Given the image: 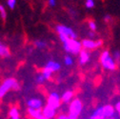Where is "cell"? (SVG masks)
<instances>
[{
	"instance_id": "cell-1",
	"label": "cell",
	"mask_w": 120,
	"mask_h": 119,
	"mask_svg": "<svg viewBox=\"0 0 120 119\" xmlns=\"http://www.w3.org/2000/svg\"><path fill=\"white\" fill-rule=\"evenodd\" d=\"M63 43V47L65 49L66 52L76 54L79 53L82 51V43L77 41L76 39H72V38H69L67 40H65Z\"/></svg>"
},
{
	"instance_id": "cell-12",
	"label": "cell",
	"mask_w": 120,
	"mask_h": 119,
	"mask_svg": "<svg viewBox=\"0 0 120 119\" xmlns=\"http://www.w3.org/2000/svg\"><path fill=\"white\" fill-rule=\"evenodd\" d=\"M45 69H47L49 71H51L52 72H54V71H57L59 69H60V64L55 62V61H49L47 63V65L45 66Z\"/></svg>"
},
{
	"instance_id": "cell-17",
	"label": "cell",
	"mask_w": 120,
	"mask_h": 119,
	"mask_svg": "<svg viewBox=\"0 0 120 119\" xmlns=\"http://www.w3.org/2000/svg\"><path fill=\"white\" fill-rule=\"evenodd\" d=\"M34 45H35V47H37L39 49H43V48L46 47V43H45L44 41H42V40H36L34 42Z\"/></svg>"
},
{
	"instance_id": "cell-16",
	"label": "cell",
	"mask_w": 120,
	"mask_h": 119,
	"mask_svg": "<svg viewBox=\"0 0 120 119\" xmlns=\"http://www.w3.org/2000/svg\"><path fill=\"white\" fill-rule=\"evenodd\" d=\"M46 80H47V79L45 78V76L43 75L42 72H40V73L37 74V76H36V82H37L38 84H42V83H44Z\"/></svg>"
},
{
	"instance_id": "cell-3",
	"label": "cell",
	"mask_w": 120,
	"mask_h": 119,
	"mask_svg": "<svg viewBox=\"0 0 120 119\" xmlns=\"http://www.w3.org/2000/svg\"><path fill=\"white\" fill-rule=\"evenodd\" d=\"M100 61H101V64H102V66L104 67V69H106V70L113 71V70H115V68H116L115 60H114L112 57H111L110 52H109L108 51H104V52L101 53Z\"/></svg>"
},
{
	"instance_id": "cell-25",
	"label": "cell",
	"mask_w": 120,
	"mask_h": 119,
	"mask_svg": "<svg viewBox=\"0 0 120 119\" xmlns=\"http://www.w3.org/2000/svg\"><path fill=\"white\" fill-rule=\"evenodd\" d=\"M111 15H109V14H106V15H105V17H104V21L106 22V23H108V22H110L111 21Z\"/></svg>"
},
{
	"instance_id": "cell-27",
	"label": "cell",
	"mask_w": 120,
	"mask_h": 119,
	"mask_svg": "<svg viewBox=\"0 0 120 119\" xmlns=\"http://www.w3.org/2000/svg\"><path fill=\"white\" fill-rule=\"evenodd\" d=\"M49 4H50V6H55V4H56V0H49Z\"/></svg>"
},
{
	"instance_id": "cell-29",
	"label": "cell",
	"mask_w": 120,
	"mask_h": 119,
	"mask_svg": "<svg viewBox=\"0 0 120 119\" xmlns=\"http://www.w3.org/2000/svg\"><path fill=\"white\" fill-rule=\"evenodd\" d=\"M94 35H95V34H94V32H93V31H92L91 33H89V36H90V37H91V38L94 37Z\"/></svg>"
},
{
	"instance_id": "cell-19",
	"label": "cell",
	"mask_w": 120,
	"mask_h": 119,
	"mask_svg": "<svg viewBox=\"0 0 120 119\" xmlns=\"http://www.w3.org/2000/svg\"><path fill=\"white\" fill-rule=\"evenodd\" d=\"M85 6L88 9H93L94 7V0H86Z\"/></svg>"
},
{
	"instance_id": "cell-20",
	"label": "cell",
	"mask_w": 120,
	"mask_h": 119,
	"mask_svg": "<svg viewBox=\"0 0 120 119\" xmlns=\"http://www.w3.org/2000/svg\"><path fill=\"white\" fill-rule=\"evenodd\" d=\"M64 63H65V65H67V66L72 65V63H73L72 58H71L70 55H67V56L65 57V59H64Z\"/></svg>"
},
{
	"instance_id": "cell-21",
	"label": "cell",
	"mask_w": 120,
	"mask_h": 119,
	"mask_svg": "<svg viewBox=\"0 0 120 119\" xmlns=\"http://www.w3.org/2000/svg\"><path fill=\"white\" fill-rule=\"evenodd\" d=\"M89 27H90V29H91V31H93V32H95L96 29H97L96 23H95L94 21H93V20L89 21Z\"/></svg>"
},
{
	"instance_id": "cell-14",
	"label": "cell",
	"mask_w": 120,
	"mask_h": 119,
	"mask_svg": "<svg viewBox=\"0 0 120 119\" xmlns=\"http://www.w3.org/2000/svg\"><path fill=\"white\" fill-rule=\"evenodd\" d=\"M10 55V51L6 45L0 41V56L2 57H8Z\"/></svg>"
},
{
	"instance_id": "cell-11",
	"label": "cell",
	"mask_w": 120,
	"mask_h": 119,
	"mask_svg": "<svg viewBox=\"0 0 120 119\" xmlns=\"http://www.w3.org/2000/svg\"><path fill=\"white\" fill-rule=\"evenodd\" d=\"M90 60V52H88V50H82L79 52V63L81 65H84L86 63H88Z\"/></svg>"
},
{
	"instance_id": "cell-6",
	"label": "cell",
	"mask_w": 120,
	"mask_h": 119,
	"mask_svg": "<svg viewBox=\"0 0 120 119\" xmlns=\"http://www.w3.org/2000/svg\"><path fill=\"white\" fill-rule=\"evenodd\" d=\"M48 105L52 107L53 109L57 110L61 105V97L59 96L57 93H52L48 97Z\"/></svg>"
},
{
	"instance_id": "cell-15",
	"label": "cell",
	"mask_w": 120,
	"mask_h": 119,
	"mask_svg": "<svg viewBox=\"0 0 120 119\" xmlns=\"http://www.w3.org/2000/svg\"><path fill=\"white\" fill-rule=\"evenodd\" d=\"M9 115L11 118H14V117H19V111L17 108H11L9 112Z\"/></svg>"
},
{
	"instance_id": "cell-8",
	"label": "cell",
	"mask_w": 120,
	"mask_h": 119,
	"mask_svg": "<svg viewBox=\"0 0 120 119\" xmlns=\"http://www.w3.org/2000/svg\"><path fill=\"white\" fill-rule=\"evenodd\" d=\"M42 112H43V114L46 116L48 119H53L55 117V115H56V110L53 109L52 107L49 106L48 104L43 108Z\"/></svg>"
},
{
	"instance_id": "cell-24",
	"label": "cell",
	"mask_w": 120,
	"mask_h": 119,
	"mask_svg": "<svg viewBox=\"0 0 120 119\" xmlns=\"http://www.w3.org/2000/svg\"><path fill=\"white\" fill-rule=\"evenodd\" d=\"M113 59L115 61H120V51H115L113 52Z\"/></svg>"
},
{
	"instance_id": "cell-7",
	"label": "cell",
	"mask_w": 120,
	"mask_h": 119,
	"mask_svg": "<svg viewBox=\"0 0 120 119\" xmlns=\"http://www.w3.org/2000/svg\"><path fill=\"white\" fill-rule=\"evenodd\" d=\"M27 105L30 109H34V110H41L43 106V102L39 98H31L27 102Z\"/></svg>"
},
{
	"instance_id": "cell-5",
	"label": "cell",
	"mask_w": 120,
	"mask_h": 119,
	"mask_svg": "<svg viewBox=\"0 0 120 119\" xmlns=\"http://www.w3.org/2000/svg\"><path fill=\"white\" fill-rule=\"evenodd\" d=\"M56 32L58 33V34H64V35H66L70 38H72V39L76 38V33H74V31L67 26H63V25L56 26Z\"/></svg>"
},
{
	"instance_id": "cell-2",
	"label": "cell",
	"mask_w": 120,
	"mask_h": 119,
	"mask_svg": "<svg viewBox=\"0 0 120 119\" xmlns=\"http://www.w3.org/2000/svg\"><path fill=\"white\" fill-rule=\"evenodd\" d=\"M10 90H19V84L13 78L6 79L0 86V98H3Z\"/></svg>"
},
{
	"instance_id": "cell-10",
	"label": "cell",
	"mask_w": 120,
	"mask_h": 119,
	"mask_svg": "<svg viewBox=\"0 0 120 119\" xmlns=\"http://www.w3.org/2000/svg\"><path fill=\"white\" fill-rule=\"evenodd\" d=\"M81 43H82V47L85 50H94L97 48L96 41H94L92 39H84Z\"/></svg>"
},
{
	"instance_id": "cell-28",
	"label": "cell",
	"mask_w": 120,
	"mask_h": 119,
	"mask_svg": "<svg viewBox=\"0 0 120 119\" xmlns=\"http://www.w3.org/2000/svg\"><path fill=\"white\" fill-rule=\"evenodd\" d=\"M102 43H103V42H102L101 40H97V41H96V46H97V48L102 45Z\"/></svg>"
},
{
	"instance_id": "cell-26",
	"label": "cell",
	"mask_w": 120,
	"mask_h": 119,
	"mask_svg": "<svg viewBox=\"0 0 120 119\" xmlns=\"http://www.w3.org/2000/svg\"><path fill=\"white\" fill-rule=\"evenodd\" d=\"M57 119H69V116L68 115H65V114H60Z\"/></svg>"
},
{
	"instance_id": "cell-22",
	"label": "cell",
	"mask_w": 120,
	"mask_h": 119,
	"mask_svg": "<svg viewBox=\"0 0 120 119\" xmlns=\"http://www.w3.org/2000/svg\"><path fill=\"white\" fill-rule=\"evenodd\" d=\"M0 14H1V17H2L3 19H5V18H6V16H7L6 10H5L4 6H2V5H0Z\"/></svg>"
},
{
	"instance_id": "cell-4",
	"label": "cell",
	"mask_w": 120,
	"mask_h": 119,
	"mask_svg": "<svg viewBox=\"0 0 120 119\" xmlns=\"http://www.w3.org/2000/svg\"><path fill=\"white\" fill-rule=\"evenodd\" d=\"M82 102L79 99H74L70 104L69 109V119H77L78 115L82 111Z\"/></svg>"
},
{
	"instance_id": "cell-13",
	"label": "cell",
	"mask_w": 120,
	"mask_h": 119,
	"mask_svg": "<svg viewBox=\"0 0 120 119\" xmlns=\"http://www.w3.org/2000/svg\"><path fill=\"white\" fill-rule=\"evenodd\" d=\"M72 97H73V92L72 91H71V90H68V91H66L63 94H62V97H61V101L63 102V103H70V102H71L72 100Z\"/></svg>"
},
{
	"instance_id": "cell-23",
	"label": "cell",
	"mask_w": 120,
	"mask_h": 119,
	"mask_svg": "<svg viewBox=\"0 0 120 119\" xmlns=\"http://www.w3.org/2000/svg\"><path fill=\"white\" fill-rule=\"evenodd\" d=\"M15 4H16V0H8L7 1V5L9 6L10 9H13L15 7Z\"/></svg>"
},
{
	"instance_id": "cell-30",
	"label": "cell",
	"mask_w": 120,
	"mask_h": 119,
	"mask_svg": "<svg viewBox=\"0 0 120 119\" xmlns=\"http://www.w3.org/2000/svg\"><path fill=\"white\" fill-rule=\"evenodd\" d=\"M11 119H20V116H19V117H14V118H11Z\"/></svg>"
},
{
	"instance_id": "cell-9",
	"label": "cell",
	"mask_w": 120,
	"mask_h": 119,
	"mask_svg": "<svg viewBox=\"0 0 120 119\" xmlns=\"http://www.w3.org/2000/svg\"><path fill=\"white\" fill-rule=\"evenodd\" d=\"M28 113L34 119H48L43 114L42 110H34V109H28Z\"/></svg>"
},
{
	"instance_id": "cell-18",
	"label": "cell",
	"mask_w": 120,
	"mask_h": 119,
	"mask_svg": "<svg viewBox=\"0 0 120 119\" xmlns=\"http://www.w3.org/2000/svg\"><path fill=\"white\" fill-rule=\"evenodd\" d=\"M42 73H43V75L45 76V78L46 79H49L50 77H51V75H52V71H49V70H47V69H45L44 68V70L42 71Z\"/></svg>"
}]
</instances>
